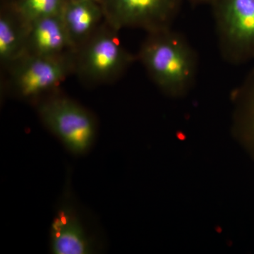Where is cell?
<instances>
[{
  "label": "cell",
  "instance_id": "8992f818",
  "mask_svg": "<svg viewBox=\"0 0 254 254\" xmlns=\"http://www.w3.org/2000/svg\"><path fill=\"white\" fill-rule=\"evenodd\" d=\"M181 0H104L105 21L120 31L139 28L146 31L172 27L181 7Z\"/></svg>",
  "mask_w": 254,
  "mask_h": 254
},
{
  "label": "cell",
  "instance_id": "8fae6325",
  "mask_svg": "<svg viewBox=\"0 0 254 254\" xmlns=\"http://www.w3.org/2000/svg\"><path fill=\"white\" fill-rule=\"evenodd\" d=\"M66 0H14L11 4L28 28L42 19L61 14Z\"/></svg>",
  "mask_w": 254,
  "mask_h": 254
},
{
  "label": "cell",
  "instance_id": "277c9868",
  "mask_svg": "<svg viewBox=\"0 0 254 254\" xmlns=\"http://www.w3.org/2000/svg\"><path fill=\"white\" fill-rule=\"evenodd\" d=\"M137 60L123 46L119 31L104 22L75 53L74 75L87 86L116 82Z\"/></svg>",
  "mask_w": 254,
  "mask_h": 254
},
{
  "label": "cell",
  "instance_id": "5b68a950",
  "mask_svg": "<svg viewBox=\"0 0 254 254\" xmlns=\"http://www.w3.org/2000/svg\"><path fill=\"white\" fill-rule=\"evenodd\" d=\"M218 48L234 65L254 61V0H212Z\"/></svg>",
  "mask_w": 254,
  "mask_h": 254
},
{
  "label": "cell",
  "instance_id": "9c48e42d",
  "mask_svg": "<svg viewBox=\"0 0 254 254\" xmlns=\"http://www.w3.org/2000/svg\"><path fill=\"white\" fill-rule=\"evenodd\" d=\"M72 52L61 14L42 18L28 28L24 55L59 58Z\"/></svg>",
  "mask_w": 254,
  "mask_h": 254
},
{
  "label": "cell",
  "instance_id": "6da1fadb",
  "mask_svg": "<svg viewBox=\"0 0 254 254\" xmlns=\"http://www.w3.org/2000/svg\"><path fill=\"white\" fill-rule=\"evenodd\" d=\"M136 57L152 81L165 94L180 96L194 84L198 55L185 36L172 27L148 33Z\"/></svg>",
  "mask_w": 254,
  "mask_h": 254
},
{
  "label": "cell",
  "instance_id": "30bf717a",
  "mask_svg": "<svg viewBox=\"0 0 254 254\" xmlns=\"http://www.w3.org/2000/svg\"><path fill=\"white\" fill-rule=\"evenodd\" d=\"M28 28L11 4L1 1L0 10V64L1 70L9 66L26 51Z\"/></svg>",
  "mask_w": 254,
  "mask_h": 254
},
{
  "label": "cell",
  "instance_id": "5bb4252c",
  "mask_svg": "<svg viewBox=\"0 0 254 254\" xmlns=\"http://www.w3.org/2000/svg\"><path fill=\"white\" fill-rule=\"evenodd\" d=\"M91 1H95V2L99 3V4H103V1L104 0H91Z\"/></svg>",
  "mask_w": 254,
  "mask_h": 254
},
{
  "label": "cell",
  "instance_id": "ba28073f",
  "mask_svg": "<svg viewBox=\"0 0 254 254\" xmlns=\"http://www.w3.org/2000/svg\"><path fill=\"white\" fill-rule=\"evenodd\" d=\"M61 17L75 53L104 22L103 6L91 0H66Z\"/></svg>",
  "mask_w": 254,
  "mask_h": 254
},
{
  "label": "cell",
  "instance_id": "7a4b0ae2",
  "mask_svg": "<svg viewBox=\"0 0 254 254\" xmlns=\"http://www.w3.org/2000/svg\"><path fill=\"white\" fill-rule=\"evenodd\" d=\"M47 129L74 155H86L98 133L96 118L89 110L59 91L35 103Z\"/></svg>",
  "mask_w": 254,
  "mask_h": 254
},
{
  "label": "cell",
  "instance_id": "4fadbf2b",
  "mask_svg": "<svg viewBox=\"0 0 254 254\" xmlns=\"http://www.w3.org/2000/svg\"><path fill=\"white\" fill-rule=\"evenodd\" d=\"M190 2L194 5L198 4H210L212 0H188Z\"/></svg>",
  "mask_w": 254,
  "mask_h": 254
},
{
  "label": "cell",
  "instance_id": "9a60e30c",
  "mask_svg": "<svg viewBox=\"0 0 254 254\" xmlns=\"http://www.w3.org/2000/svg\"><path fill=\"white\" fill-rule=\"evenodd\" d=\"M14 0H2V2H12Z\"/></svg>",
  "mask_w": 254,
  "mask_h": 254
},
{
  "label": "cell",
  "instance_id": "52a82bcc",
  "mask_svg": "<svg viewBox=\"0 0 254 254\" xmlns=\"http://www.w3.org/2000/svg\"><path fill=\"white\" fill-rule=\"evenodd\" d=\"M49 245L54 254L94 253L96 246L93 235L76 203L64 197L50 227Z\"/></svg>",
  "mask_w": 254,
  "mask_h": 254
},
{
  "label": "cell",
  "instance_id": "7c38bea8",
  "mask_svg": "<svg viewBox=\"0 0 254 254\" xmlns=\"http://www.w3.org/2000/svg\"><path fill=\"white\" fill-rule=\"evenodd\" d=\"M235 92L240 125L254 135V66Z\"/></svg>",
  "mask_w": 254,
  "mask_h": 254
},
{
  "label": "cell",
  "instance_id": "3957f363",
  "mask_svg": "<svg viewBox=\"0 0 254 254\" xmlns=\"http://www.w3.org/2000/svg\"><path fill=\"white\" fill-rule=\"evenodd\" d=\"M75 53L59 58L24 55L3 70L4 88L10 95L34 105L60 91L62 83L74 74Z\"/></svg>",
  "mask_w": 254,
  "mask_h": 254
}]
</instances>
